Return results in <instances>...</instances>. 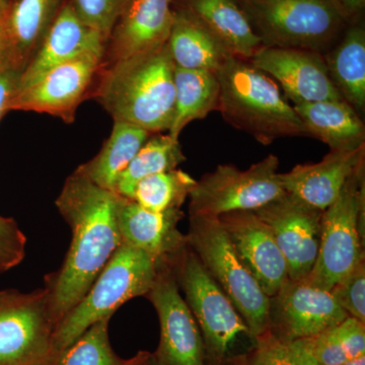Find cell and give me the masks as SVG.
I'll return each mask as SVG.
<instances>
[{
    "label": "cell",
    "instance_id": "74e56055",
    "mask_svg": "<svg viewBox=\"0 0 365 365\" xmlns=\"http://www.w3.org/2000/svg\"><path fill=\"white\" fill-rule=\"evenodd\" d=\"M337 1L339 2L346 16L351 21L353 19L361 16L364 14L365 0H337Z\"/></svg>",
    "mask_w": 365,
    "mask_h": 365
},
{
    "label": "cell",
    "instance_id": "f546056e",
    "mask_svg": "<svg viewBox=\"0 0 365 365\" xmlns=\"http://www.w3.org/2000/svg\"><path fill=\"white\" fill-rule=\"evenodd\" d=\"M196 182L182 170L160 173L137 182L130 199L155 212L181 209Z\"/></svg>",
    "mask_w": 365,
    "mask_h": 365
},
{
    "label": "cell",
    "instance_id": "52a82bcc",
    "mask_svg": "<svg viewBox=\"0 0 365 365\" xmlns=\"http://www.w3.org/2000/svg\"><path fill=\"white\" fill-rule=\"evenodd\" d=\"M187 242L241 314L255 342L270 333V297L235 253L218 217L189 215Z\"/></svg>",
    "mask_w": 365,
    "mask_h": 365
},
{
    "label": "cell",
    "instance_id": "30bf717a",
    "mask_svg": "<svg viewBox=\"0 0 365 365\" xmlns=\"http://www.w3.org/2000/svg\"><path fill=\"white\" fill-rule=\"evenodd\" d=\"M57 323L45 288L0 290V365H46Z\"/></svg>",
    "mask_w": 365,
    "mask_h": 365
},
{
    "label": "cell",
    "instance_id": "4dcf8cb0",
    "mask_svg": "<svg viewBox=\"0 0 365 365\" xmlns=\"http://www.w3.org/2000/svg\"><path fill=\"white\" fill-rule=\"evenodd\" d=\"M110 319L91 326L73 342L54 352L46 365H122L109 338Z\"/></svg>",
    "mask_w": 365,
    "mask_h": 365
},
{
    "label": "cell",
    "instance_id": "ba28073f",
    "mask_svg": "<svg viewBox=\"0 0 365 365\" xmlns=\"http://www.w3.org/2000/svg\"><path fill=\"white\" fill-rule=\"evenodd\" d=\"M365 168L346 182L340 196L324 210L319 254L307 279L331 292L365 259Z\"/></svg>",
    "mask_w": 365,
    "mask_h": 365
},
{
    "label": "cell",
    "instance_id": "f35d334b",
    "mask_svg": "<svg viewBox=\"0 0 365 365\" xmlns=\"http://www.w3.org/2000/svg\"><path fill=\"white\" fill-rule=\"evenodd\" d=\"M122 365H160L155 353L139 351L130 359L123 360Z\"/></svg>",
    "mask_w": 365,
    "mask_h": 365
},
{
    "label": "cell",
    "instance_id": "2e32d148",
    "mask_svg": "<svg viewBox=\"0 0 365 365\" xmlns=\"http://www.w3.org/2000/svg\"><path fill=\"white\" fill-rule=\"evenodd\" d=\"M235 253L263 292L272 297L289 277L287 261L272 232L254 211H234L218 217Z\"/></svg>",
    "mask_w": 365,
    "mask_h": 365
},
{
    "label": "cell",
    "instance_id": "7c38bea8",
    "mask_svg": "<svg viewBox=\"0 0 365 365\" xmlns=\"http://www.w3.org/2000/svg\"><path fill=\"white\" fill-rule=\"evenodd\" d=\"M145 297L160 319V344L155 352L160 364L206 365L200 329L182 299L170 262H160L157 278Z\"/></svg>",
    "mask_w": 365,
    "mask_h": 365
},
{
    "label": "cell",
    "instance_id": "cb8c5ba5",
    "mask_svg": "<svg viewBox=\"0 0 365 365\" xmlns=\"http://www.w3.org/2000/svg\"><path fill=\"white\" fill-rule=\"evenodd\" d=\"M173 11L174 23L167 45L175 66L216 72L234 56L222 41L191 14Z\"/></svg>",
    "mask_w": 365,
    "mask_h": 365
},
{
    "label": "cell",
    "instance_id": "9a60e30c",
    "mask_svg": "<svg viewBox=\"0 0 365 365\" xmlns=\"http://www.w3.org/2000/svg\"><path fill=\"white\" fill-rule=\"evenodd\" d=\"M248 61L278 81L285 97L294 105L343 100L331 81L321 53L261 46Z\"/></svg>",
    "mask_w": 365,
    "mask_h": 365
},
{
    "label": "cell",
    "instance_id": "e0dca14e",
    "mask_svg": "<svg viewBox=\"0 0 365 365\" xmlns=\"http://www.w3.org/2000/svg\"><path fill=\"white\" fill-rule=\"evenodd\" d=\"M173 23L172 0H130L108 38L103 66L163 47Z\"/></svg>",
    "mask_w": 365,
    "mask_h": 365
},
{
    "label": "cell",
    "instance_id": "60d3db41",
    "mask_svg": "<svg viewBox=\"0 0 365 365\" xmlns=\"http://www.w3.org/2000/svg\"><path fill=\"white\" fill-rule=\"evenodd\" d=\"M16 1V0H0V6L9 7Z\"/></svg>",
    "mask_w": 365,
    "mask_h": 365
},
{
    "label": "cell",
    "instance_id": "5bb4252c",
    "mask_svg": "<svg viewBox=\"0 0 365 365\" xmlns=\"http://www.w3.org/2000/svg\"><path fill=\"white\" fill-rule=\"evenodd\" d=\"M270 333L281 340L313 337L348 318L328 290L304 278L288 279L270 297Z\"/></svg>",
    "mask_w": 365,
    "mask_h": 365
},
{
    "label": "cell",
    "instance_id": "277c9868",
    "mask_svg": "<svg viewBox=\"0 0 365 365\" xmlns=\"http://www.w3.org/2000/svg\"><path fill=\"white\" fill-rule=\"evenodd\" d=\"M263 47L326 54L350 20L337 0H237Z\"/></svg>",
    "mask_w": 365,
    "mask_h": 365
},
{
    "label": "cell",
    "instance_id": "8d00e7d4",
    "mask_svg": "<svg viewBox=\"0 0 365 365\" xmlns=\"http://www.w3.org/2000/svg\"><path fill=\"white\" fill-rule=\"evenodd\" d=\"M21 73L19 69H7L0 72V120L9 111V104L18 88Z\"/></svg>",
    "mask_w": 365,
    "mask_h": 365
},
{
    "label": "cell",
    "instance_id": "83f0119b",
    "mask_svg": "<svg viewBox=\"0 0 365 365\" xmlns=\"http://www.w3.org/2000/svg\"><path fill=\"white\" fill-rule=\"evenodd\" d=\"M185 160L179 139L169 134H151L118 178L115 193L130 199L137 182L144 178L177 169Z\"/></svg>",
    "mask_w": 365,
    "mask_h": 365
},
{
    "label": "cell",
    "instance_id": "4fadbf2b",
    "mask_svg": "<svg viewBox=\"0 0 365 365\" xmlns=\"http://www.w3.org/2000/svg\"><path fill=\"white\" fill-rule=\"evenodd\" d=\"M254 212L272 232L287 261L289 279L307 277L319 254L324 210L285 193Z\"/></svg>",
    "mask_w": 365,
    "mask_h": 365
},
{
    "label": "cell",
    "instance_id": "d590c367",
    "mask_svg": "<svg viewBox=\"0 0 365 365\" xmlns=\"http://www.w3.org/2000/svg\"><path fill=\"white\" fill-rule=\"evenodd\" d=\"M9 9L0 6V72L7 69L20 71L9 33Z\"/></svg>",
    "mask_w": 365,
    "mask_h": 365
},
{
    "label": "cell",
    "instance_id": "3957f363",
    "mask_svg": "<svg viewBox=\"0 0 365 365\" xmlns=\"http://www.w3.org/2000/svg\"><path fill=\"white\" fill-rule=\"evenodd\" d=\"M215 73L220 86L218 111L237 130L264 145L284 137H309L294 106L248 60L232 56Z\"/></svg>",
    "mask_w": 365,
    "mask_h": 365
},
{
    "label": "cell",
    "instance_id": "b9f144b4",
    "mask_svg": "<svg viewBox=\"0 0 365 365\" xmlns=\"http://www.w3.org/2000/svg\"><path fill=\"white\" fill-rule=\"evenodd\" d=\"M242 364H244V360H242V361L241 362V364H240L239 365H242Z\"/></svg>",
    "mask_w": 365,
    "mask_h": 365
},
{
    "label": "cell",
    "instance_id": "1f68e13d",
    "mask_svg": "<svg viewBox=\"0 0 365 365\" xmlns=\"http://www.w3.org/2000/svg\"><path fill=\"white\" fill-rule=\"evenodd\" d=\"M242 365H321L302 339H278L269 333L256 340L245 355Z\"/></svg>",
    "mask_w": 365,
    "mask_h": 365
},
{
    "label": "cell",
    "instance_id": "d6a6232c",
    "mask_svg": "<svg viewBox=\"0 0 365 365\" xmlns=\"http://www.w3.org/2000/svg\"><path fill=\"white\" fill-rule=\"evenodd\" d=\"M69 2L81 20L100 33L107 42L113 26L130 0H69Z\"/></svg>",
    "mask_w": 365,
    "mask_h": 365
},
{
    "label": "cell",
    "instance_id": "836d02e7",
    "mask_svg": "<svg viewBox=\"0 0 365 365\" xmlns=\"http://www.w3.org/2000/svg\"><path fill=\"white\" fill-rule=\"evenodd\" d=\"M330 292L348 317L365 324V259L334 285Z\"/></svg>",
    "mask_w": 365,
    "mask_h": 365
},
{
    "label": "cell",
    "instance_id": "484cf974",
    "mask_svg": "<svg viewBox=\"0 0 365 365\" xmlns=\"http://www.w3.org/2000/svg\"><path fill=\"white\" fill-rule=\"evenodd\" d=\"M175 111L168 134L179 139L187 125L218 111L220 86L215 72L175 67Z\"/></svg>",
    "mask_w": 365,
    "mask_h": 365
},
{
    "label": "cell",
    "instance_id": "e575fe53",
    "mask_svg": "<svg viewBox=\"0 0 365 365\" xmlns=\"http://www.w3.org/2000/svg\"><path fill=\"white\" fill-rule=\"evenodd\" d=\"M26 237L14 218L0 215V273L20 265L26 256Z\"/></svg>",
    "mask_w": 365,
    "mask_h": 365
},
{
    "label": "cell",
    "instance_id": "d6986e66",
    "mask_svg": "<svg viewBox=\"0 0 365 365\" xmlns=\"http://www.w3.org/2000/svg\"><path fill=\"white\" fill-rule=\"evenodd\" d=\"M106 43L100 33L81 20L67 0L39 49L21 71L16 91L32 85L46 72L83 53L105 51Z\"/></svg>",
    "mask_w": 365,
    "mask_h": 365
},
{
    "label": "cell",
    "instance_id": "8fae6325",
    "mask_svg": "<svg viewBox=\"0 0 365 365\" xmlns=\"http://www.w3.org/2000/svg\"><path fill=\"white\" fill-rule=\"evenodd\" d=\"M104 55L105 51L83 53L46 72L32 85L14 93L9 111L37 112L72 123L78 106L91 95Z\"/></svg>",
    "mask_w": 365,
    "mask_h": 365
},
{
    "label": "cell",
    "instance_id": "d4e9b609",
    "mask_svg": "<svg viewBox=\"0 0 365 365\" xmlns=\"http://www.w3.org/2000/svg\"><path fill=\"white\" fill-rule=\"evenodd\" d=\"M150 132L124 122H114L111 134L93 160L73 173L93 184L115 192L118 178L145 143Z\"/></svg>",
    "mask_w": 365,
    "mask_h": 365
},
{
    "label": "cell",
    "instance_id": "ac0fdd59",
    "mask_svg": "<svg viewBox=\"0 0 365 365\" xmlns=\"http://www.w3.org/2000/svg\"><path fill=\"white\" fill-rule=\"evenodd\" d=\"M365 165V146L356 150L332 151L321 162L299 165L280 174L285 193L307 205L326 210L340 196L346 182Z\"/></svg>",
    "mask_w": 365,
    "mask_h": 365
},
{
    "label": "cell",
    "instance_id": "7a4b0ae2",
    "mask_svg": "<svg viewBox=\"0 0 365 365\" xmlns=\"http://www.w3.org/2000/svg\"><path fill=\"white\" fill-rule=\"evenodd\" d=\"M175 63L165 44L105 66L91 97L111 115L151 134L169 131L175 111Z\"/></svg>",
    "mask_w": 365,
    "mask_h": 365
},
{
    "label": "cell",
    "instance_id": "7402d4cb",
    "mask_svg": "<svg viewBox=\"0 0 365 365\" xmlns=\"http://www.w3.org/2000/svg\"><path fill=\"white\" fill-rule=\"evenodd\" d=\"M172 7L200 21L235 57L249 60L261 47L237 0H172Z\"/></svg>",
    "mask_w": 365,
    "mask_h": 365
},
{
    "label": "cell",
    "instance_id": "6da1fadb",
    "mask_svg": "<svg viewBox=\"0 0 365 365\" xmlns=\"http://www.w3.org/2000/svg\"><path fill=\"white\" fill-rule=\"evenodd\" d=\"M120 200L121 196L115 192L76 173L64 182L55 204L71 228V247L61 267L44 280L57 325L85 297L122 244L118 227Z\"/></svg>",
    "mask_w": 365,
    "mask_h": 365
},
{
    "label": "cell",
    "instance_id": "9c48e42d",
    "mask_svg": "<svg viewBox=\"0 0 365 365\" xmlns=\"http://www.w3.org/2000/svg\"><path fill=\"white\" fill-rule=\"evenodd\" d=\"M276 155L248 170L220 165L197 181L189 195V215L220 217L234 211H255L284 195Z\"/></svg>",
    "mask_w": 365,
    "mask_h": 365
},
{
    "label": "cell",
    "instance_id": "44dd1931",
    "mask_svg": "<svg viewBox=\"0 0 365 365\" xmlns=\"http://www.w3.org/2000/svg\"><path fill=\"white\" fill-rule=\"evenodd\" d=\"M307 136L327 144L332 151H351L365 146L361 116L341 101H322L294 105Z\"/></svg>",
    "mask_w": 365,
    "mask_h": 365
},
{
    "label": "cell",
    "instance_id": "5b68a950",
    "mask_svg": "<svg viewBox=\"0 0 365 365\" xmlns=\"http://www.w3.org/2000/svg\"><path fill=\"white\" fill-rule=\"evenodd\" d=\"M160 263L143 250L122 242L85 297L59 322L53 336L52 354L93 324L111 319L125 302L145 297L157 278Z\"/></svg>",
    "mask_w": 365,
    "mask_h": 365
},
{
    "label": "cell",
    "instance_id": "4316f807",
    "mask_svg": "<svg viewBox=\"0 0 365 365\" xmlns=\"http://www.w3.org/2000/svg\"><path fill=\"white\" fill-rule=\"evenodd\" d=\"M67 0H16L9 9V28L21 71L39 49Z\"/></svg>",
    "mask_w": 365,
    "mask_h": 365
},
{
    "label": "cell",
    "instance_id": "603a6c76",
    "mask_svg": "<svg viewBox=\"0 0 365 365\" xmlns=\"http://www.w3.org/2000/svg\"><path fill=\"white\" fill-rule=\"evenodd\" d=\"M329 76L341 97L360 116L365 111V28L353 19L336 44L324 54Z\"/></svg>",
    "mask_w": 365,
    "mask_h": 365
},
{
    "label": "cell",
    "instance_id": "ab89813d",
    "mask_svg": "<svg viewBox=\"0 0 365 365\" xmlns=\"http://www.w3.org/2000/svg\"><path fill=\"white\" fill-rule=\"evenodd\" d=\"M342 365H365V356L359 357V359L352 360V361Z\"/></svg>",
    "mask_w": 365,
    "mask_h": 365
},
{
    "label": "cell",
    "instance_id": "ffe728a7",
    "mask_svg": "<svg viewBox=\"0 0 365 365\" xmlns=\"http://www.w3.org/2000/svg\"><path fill=\"white\" fill-rule=\"evenodd\" d=\"M181 209L155 212L121 197L118 227L122 242L143 250L160 262H170L187 246L186 235L178 225L184 218Z\"/></svg>",
    "mask_w": 365,
    "mask_h": 365
},
{
    "label": "cell",
    "instance_id": "f1b7e54d",
    "mask_svg": "<svg viewBox=\"0 0 365 365\" xmlns=\"http://www.w3.org/2000/svg\"><path fill=\"white\" fill-rule=\"evenodd\" d=\"M302 340L321 365H342L365 356V324L351 317Z\"/></svg>",
    "mask_w": 365,
    "mask_h": 365
},
{
    "label": "cell",
    "instance_id": "8992f818",
    "mask_svg": "<svg viewBox=\"0 0 365 365\" xmlns=\"http://www.w3.org/2000/svg\"><path fill=\"white\" fill-rule=\"evenodd\" d=\"M180 292L193 314L205 349L206 365H237L232 350L240 340H255L246 322L188 244L170 262Z\"/></svg>",
    "mask_w": 365,
    "mask_h": 365
}]
</instances>
